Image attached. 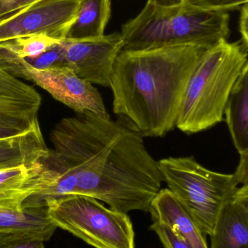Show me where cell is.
I'll return each instance as SVG.
<instances>
[{"label": "cell", "instance_id": "4fadbf2b", "mask_svg": "<svg viewBox=\"0 0 248 248\" xmlns=\"http://www.w3.org/2000/svg\"><path fill=\"white\" fill-rule=\"evenodd\" d=\"M56 229L47 208L0 207V236L29 234L48 241Z\"/></svg>", "mask_w": 248, "mask_h": 248}, {"label": "cell", "instance_id": "2e32d148", "mask_svg": "<svg viewBox=\"0 0 248 248\" xmlns=\"http://www.w3.org/2000/svg\"><path fill=\"white\" fill-rule=\"evenodd\" d=\"M224 115L239 154L248 153V65L233 87Z\"/></svg>", "mask_w": 248, "mask_h": 248}, {"label": "cell", "instance_id": "8992f818", "mask_svg": "<svg viewBox=\"0 0 248 248\" xmlns=\"http://www.w3.org/2000/svg\"><path fill=\"white\" fill-rule=\"evenodd\" d=\"M48 216L63 229L95 248H135L128 214L107 208L91 197L72 195L47 204Z\"/></svg>", "mask_w": 248, "mask_h": 248}, {"label": "cell", "instance_id": "52a82bcc", "mask_svg": "<svg viewBox=\"0 0 248 248\" xmlns=\"http://www.w3.org/2000/svg\"><path fill=\"white\" fill-rule=\"evenodd\" d=\"M0 68L16 78L34 83L78 114L90 112L100 117L110 118L97 89L68 66L39 70L23 59L5 58H0Z\"/></svg>", "mask_w": 248, "mask_h": 248}, {"label": "cell", "instance_id": "83f0119b", "mask_svg": "<svg viewBox=\"0 0 248 248\" xmlns=\"http://www.w3.org/2000/svg\"><path fill=\"white\" fill-rule=\"evenodd\" d=\"M183 2V0H148V4H152V5L157 6V7H174V6L179 5Z\"/></svg>", "mask_w": 248, "mask_h": 248}, {"label": "cell", "instance_id": "d6986e66", "mask_svg": "<svg viewBox=\"0 0 248 248\" xmlns=\"http://www.w3.org/2000/svg\"><path fill=\"white\" fill-rule=\"evenodd\" d=\"M61 40L46 35H32L0 43V58L26 59L34 58Z\"/></svg>", "mask_w": 248, "mask_h": 248}, {"label": "cell", "instance_id": "6da1fadb", "mask_svg": "<svg viewBox=\"0 0 248 248\" xmlns=\"http://www.w3.org/2000/svg\"><path fill=\"white\" fill-rule=\"evenodd\" d=\"M50 140L72 167L77 195L103 201L122 214L148 212L163 179L141 134L85 112L61 120Z\"/></svg>", "mask_w": 248, "mask_h": 248}, {"label": "cell", "instance_id": "7402d4cb", "mask_svg": "<svg viewBox=\"0 0 248 248\" xmlns=\"http://www.w3.org/2000/svg\"><path fill=\"white\" fill-rule=\"evenodd\" d=\"M149 230L157 234L165 248H193L176 229L168 224L153 221Z\"/></svg>", "mask_w": 248, "mask_h": 248}, {"label": "cell", "instance_id": "d4e9b609", "mask_svg": "<svg viewBox=\"0 0 248 248\" xmlns=\"http://www.w3.org/2000/svg\"><path fill=\"white\" fill-rule=\"evenodd\" d=\"M38 1L41 0H0V20Z\"/></svg>", "mask_w": 248, "mask_h": 248}, {"label": "cell", "instance_id": "ba28073f", "mask_svg": "<svg viewBox=\"0 0 248 248\" xmlns=\"http://www.w3.org/2000/svg\"><path fill=\"white\" fill-rule=\"evenodd\" d=\"M82 0H41L0 20V43L32 35L66 37Z\"/></svg>", "mask_w": 248, "mask_h": 248}, {"label": "cell", "instance_id": "44dd1931", "mask_svg": "<svg viewBox=\"0 0 248 248\" xmlns=\"http://www.w3.org/2000/svg\"><path fill=\"white\" fill-rule=\"evenodd\" d=\"M23 60L31 66L39 70L68 66L66 60L64 40H61L39 56Z\"/></svg>", "mask_w": 248, "mask_h": 248}, {"label": "cell", "instance_id": "9a60e30c", "mask_svg": "<svg viewBox=\"0 0 248 248\" xmlns=\"http://www.w3.org/2000/svg\"><path fill=\"white\" fill-rule=\"evenodd\" d=\"M42 170L39 160L32 167L0 170V207L22 208L25 200L39 191Z\"/></svg>", "mask_w": 248, "mask_h": 248}, {"label": "cell", "instance_id": "603a6c76", "mask_svg": "<svg viewBox=\"0 0 248 248\" xmlns=\"http://www.w3.org/2000/svg\"><path fill=\"white\" fill-rule=\"evenodd\" d=\"M248 0H183L182 4L197 10L210 12H227L240 9Z\"/></svg>", "mask_w": 248, "mask_h": 248}, {"label": "cell", "instance_id": "277c9868", "mask_svg": "<svg viewBox=\"0 0 248 248\" xmlns=\"http://www.w3.org/2000/svg\"><path fill=\"white\" fill-rule=\"evenodd\" d=\"M227 12L197 10L182 4L157 7L147 3L141 13L122 26V50L170 46H201L208 49L230 35Z\"/></svg>", "mask_w": 248, "mask_h": 248}, {"label": "cell", "instance_id": "e0dca14e", "mask_svg": "<svg viewBox=\"0 0 248 248\" xmlns=\"http://www.w3.org/2000/svg\"><path fill=\"white\" fill-rule=\"evenodd\" d=\"M40 94L30 85L0 68V110L23 117H37Z\"/></svg>", "mask_w": 248, "mask_h": 248}, {"label": "cell", "instance_id": "30bf717a", "mask_svg": "<svg viewBox=\"0 0 248 248\" xmlns=\"http://www.w3.org/2000/svg\"><path fill=\"white\" fill-rule=\"evenodd\" d=\"M210 248H248V185L224 202L214 224Z\"/></svg>", "mask_w": 248, "mask_h": 248}, {"label": "cell", "instance_id": "8fae6325", "mask_svg": "<svg viewBox=\"0 0 248 248\" xmlns=\"http://www.w3.org/2000/svg\"><path fill=\"white\" fill-rule=\"evenodd\" d=\"M42 166L39 191L25 200L23 207L47 208L50 201L77 195V180L68 160L58 152L48 149L39 159Z\"/></svg>", "mask_w": 248, "mask_h": 248}, {"label": "cell", "instance_id": "7c38bea8", "mask_svg": "<svg viewBox=\"0 0 248 248\" xmlns=\"http://www.w3.org/2000/svg\"><path fill=\"white\" fill-rule=\"evenodd\" d=\"M148 212L152 221L174 227L193 248H208L205 236L177 197L168 189H161L151 201Z\"/></svg>", "mask_w": 248, "mask_h": 248}, {"label": "cell", "instance_id": "484cf974", "mask_svg": "<svg viewBox=\"0 0 248 248\" xmlns=\"http://www.w3.org/2000/svg\"><path fill=\"white\" fill-rule=\"evenodd\" d=\"M239 30L242 36L241 42L248 47V3L243 4L240 8Z\"/></svg>", "mask_w": 248, "mask_h": 248}, {"label": "cell", "instance_id": "f1b7e54d", "mask_svg": "<svg viewBox=\"0 0 248 248\" xmlns=\"http://www.w3.org/2000/svg\"><path fill=\"white\" fill-rule=\"evenodd\" d=\"M0 170H4V169H1V168H0Z\"/></svg>", "mask_w": 248, "mask_h": 248}, {"label": "cell", "instance_id": "5bb4252c", "mask_svg": "<svg viewBox=\"0 0 248 248\" xmlns=\"http://www.w3.org/2000/svg\"><path fill=\"white\" fill-rule=\"evenodd\" d=\"M39 124L27 132L0 140V168L32 167L48 150Z\"/></svg>", "mask_w": 248, "mask_h": 248}, {"label": "cell", "instance_id": "4316f807", "mask_svg": "<svg viewBox=\"0 0 248 248\" xmlns=\"http://www.w3.org/2000/svg\"><path fill=\"white\" fill-rule=\"evenodd\" d=\"M240 155V163L234 175L240 185H248V153Z\"/></svg>", "mask_w": 248, "mask_h": 248}, {"label": "cell", "instance_id": "cb8c5ba5", "mask_svg": "<svg viewBox=\"0 0 248 248\" xmlns=\"http://www.w3.org/2000/svg\"><path fill=\"white\" fill-rule=\"evenodd\" d=\"M44 240L29 234L0 236V248H45Z\"/></svg>", "mask_w": 248, "mask_h": 248}, {"label": "cell", "instance_id": "ac0fdd59", "mask_svg": "<svg viewBox=\"0 0 248 248\" xmlns=\"http://www.w3.org/2000/svg\"><path fill=\"white\" fill-rule=\"evenodd\" d=\"M111 13V0H82L66 39L81 40L101 37L105 35Z\"/></svg>", "mask_w": 248, "mask_h": 248}, {"label": "cell", "instance_id": "3957f363", "mask_svg": "<svg viewBox=\"0 0 248 248\" xmlns=\"http://www.w3.org/2000/svg\"><path fill=\"white\" fill-rule=\"evenodd\" d=\"M248 47L241 41L222 39L206 49L191 74L176 127L188 135L212 128L224 121L230 93L248 65Z\"/></svg>", "mask_w": 248, "mask_h": 248}, {"label": "cell", "instance_id": "ffe728a7", "mask_svg": "<svg viewBox=\"0 0 248 248\" xmlns=\"http://www.w3.org/2000/svg\"><path fill=\"white\" fill-rule=\"evenodd\" d=\"M38 124L37 117H23L0 110V140L27 132Z\"/></svg>", "mask_w": 248, "mask_h": 248}, {"label": "cell", "instance_id": "9c48e42d", "mask_svg": "<svg viewBox=\"0 0 248 248\" xmlns=\"http://www.w3.org/2000/svg\"><path fill=\"white\" fill-rule=\"evenodd\" d=\"M64 43L68 68L90 84L110 87L114 64L123 46L120 33L95 39H64Z\"/></svg>", "mask_w": 248, "mask_h": 248}, {"label": "cell", "instance_id": "5b68a950", "mask_svg": "<svg viewBox=\"0 0 248 248\" xmlns=\"http://www.w3.org/2000/svg\"><path fill=\"white\" fill-rule=\"evenodd\" d=\"M158 166L167 189L190 213L202 234L210 237L220 209L240 185L234 173L207 169L192 156L163 158Z\"/></svg>", "mask_w": 248, "mask_h": 248}, {"label": "cell", "instance_id": "7a4b0ae2", "mask_svg": "<svg viewBox=\"0 0 248 248\" xmlns=\"http://www.w3.org/2000/svg\"><path fill=\"white\" fill-rule=\"evenodd\" d=\"M205 50L186 45L121 51L109 87L116 121L143 137L173 131L191 74Z\"/></svg>", "mask_w": 248, "mask_h": 248}]
</instances>
